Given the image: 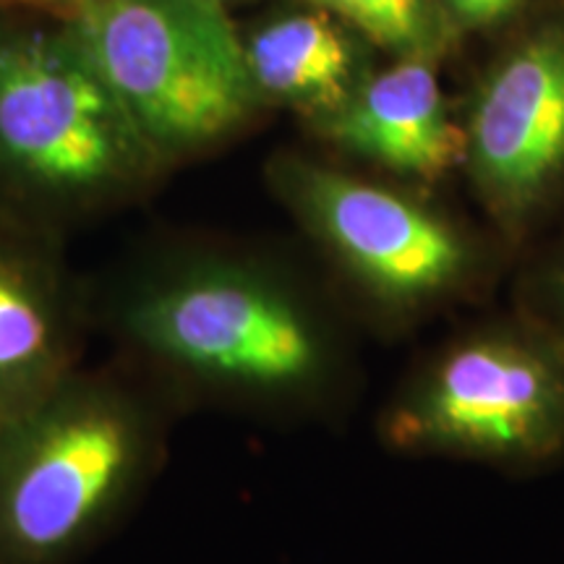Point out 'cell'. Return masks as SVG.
<instances>
[{
    "instance_id": "1",
    "label": "cell",
    "mask_w": 564,
    "mask_h": 564,
    "mask_svg": "<svg viewBox=\"0 0 564 564\" xmlns=\"http://www.w3.org/2000/svg\"><path fill=\"white\" fill-rule=\"evenodd\" d=\"M165 171L66 19L0 6V220L61 238Z\"/></svg>"
},
{
    "instance_id": "2",
    "label": "cell",
    "mask_w": 564,
    "mask_h": 564,
    "mask_svg": "<svg viewBox=\"0 0 564 564\" xmlns=\"http://www.w3.org/2000/svg\"><path fill=\"white\" fill-rule=\"evenodd\" d=\"M160 426L137 390L70 371L0 419V564H63L102 533L150 476Z\"/></svg>"
},
{
    "instance_id": "3",
    "label": "cell",
    "mask_w": 564,
    "mask_h": 564,
    "mask_svg": "<svg viewBox=\"0 0 564 564\" xmlns=\"http://www.w3.org/2000/svg\"><path fill=\"white\" fill-rule=\"evenodd\" d=\"M112 327L165 377L209 390L288 398L329 366L308 308L272 274L228 257L165 259L112 299Z\"/></svg>"
},
{
    "instance_id": "4",
    "label": "cell",
    "mask_w": 564,
    "mask_h": 564,
    "mask_svg": "<svg viewBox=\"0 0 564 564\" xmlns=\"http://www.w3.org/2000/svg\"><path fill=\"white\" fill-rule=\"evenodd\" d=\"M63 19L165 167L264 108L241 32L215 0H79Z\"/></svg>"
},
{
    "instance_id": "5",
    "label": "cell",
    "mask_w": 564,
    "mask_h": 564,
    "mask_svg": "<svg viewBox=\"0 0 564 564\" xmlns=\"http://www.w3.org/2000/svg\"><path fill=\"white\" fill-rule=\"evenodd\" d=\"M400 447L531 457L564 440V358L518 337L457 345L394 411Z\"/></svg>"
},
{
    "instance_id": "6",
    "label": "cell",
    "mask_w": 564,
    "mask_h": 564,
    "mask_svg": "<svg viewBox=\"0 0 564 564\" xmlns=\"http://www.w3.org/2000/svg\"><path fill=\"white\" fill-rule=\"evenodd\" d=\"M270 178L308 236L379 299H429L465 270L460 236L390 188L303 158L278 160Z\"/></svg>"
},
{
    "instance_id": "7",
    "label": "cell",
    "mask_w": 564,
    "mask_h": 564,
    "mask_svg": "<svg viewBox=\"0 0 564 564\" xmlns=\"http://www.w3.org/2000/svg\"><path fill=\"white\" fill-rule=\"evenodd\" d=\"M486 202L520 217L564 173V24L539 26L478 89L465 131Z\"/></svg>"
},
{
    "instance_id": "8",
    "label": "cell",
    "mask_w": 564,
    "mask_h": 564,
    "mask_svg": "<svg viewBox=\"0 0 564 564\" xmlns=\"http://www.w3.org/2000/svg\"><path fill=\"white\" fill-rule=\"evenodd\" d=\"M79 327L58 238L0 220V419L79 369Z\"/></svg>"
},
{
    "instance_id": "9",
    "label": "cell",
    "mask_w": 564,
    "mask_h": 564,
    "mask_svg": "<svg viewBox=\"0 0 564 564\" xmlns=\"http://www.w3.org/2000/svg\"><path fill=\"white\" fill-rule=\"evenodd\" d=\"M312 129L356 158L423 181L442 178L468 150L465 131L447 112L434 63L419 58L371 70Z\"/></svg>"
},
{
    "instance_id": "10",
    "label": "cell",
    "mask_w": 564,
    "mask_h": 564,
    "mask_svg": "<svg viewBox=\"0 0 564 564\" xmlns=\"http://www.w3.org/2000/svg\"><path fill=\"white\" fill-rule=\"evenodd\" d=\"M246 66L262 105L295 110L308 126L327 118L371 74V45L345 21L291 3L241 32Z\"/></svg>"
},
{
    "instance_id": "11",
    "label": "cell",
    "mask_w": 564,
    "mask_h": 564,
    "mask_svg": "<svg viewBox=\"0 0 564 564\" xmlns=\"http://www.w3.org/2000/svg\"><path fill=\"white\" fill-rule=\"evenodd\" d=\"M329 11L398 61H436L457 37L440 0H288Z\"/></svg>"
},
{
    "instance_id": "12",
    "label": "cell",
    "mask_w": 564,
    "mask_h": 564,
    "mask_svg": "<svg viewBox=\"0 0 564 564\" xmlns=\"http://www.w3.org/2000/svg\"><path fill=\"white\" fill-rule=\"evenodd\" d=\"M455 32L491 30L512 19L528 0H440Z\"/></svg>"
},
{
    "instance_id": "13",
    "label": "cell",
    "mask_w": 564,
    "mask_h": 564,
    "mask_svg": "<svg viewBox=\"0 0 564 564\" xmlns=\"http://www.w3.org/2000/svg\"><path fill=\"white\" fill-rule=\"evenodd\" d=\"M79 0H0V6L6 9H26V11H40L51 13V17H68L76 9Z\"/></svg>"
},
{
    "instance_id": "14",
    "label": "cell",
    "mask_w": 564,
    "mask_h": 564,
    "mask_svg": "<svg viewBox=\"0 0 564 564\" xmlns=\"http://www.w3.org/2000/svg\"><path fill=\"white\" fill-rule=\"evenodd\" d=\"M215 3H220L223 9H228V11H230V6H236V3H243V0H215Z\"/></svg>"
}]
</instances>
